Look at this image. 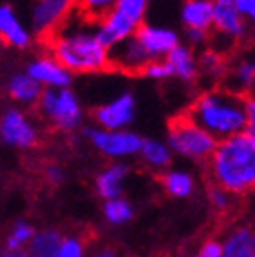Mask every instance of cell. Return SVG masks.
<instances>
[{
	"label": "cell",
	"instance_id": "obj_1",
	"mask_svg": "<svg viewBox=\"0 0 255 257\" xmlns=\"http://www.w3.org/2000/svg\"><path fill=\"white\" fill-rule=\"evenodd\" d=\"M44 40L48 55L71 75H93L111 69L109 48L98 37L97 24L84 20L77 13Z\"/></svg>",
	"mask_w": 255,
	"mask_h": 257
},
{
	"label": "cell",
	"instance_id": "obj_2",
	"mask_svg": "<svg viewBox=\"0 0 255 257\" xmlns=\"http://www.w3.org/2000/svg\"><path fill=\"white\" fill-rule=\"evenodd\" d=\"M206 184H215L233 195L255 190V135L240 132L219 141L204 163Z\"/></svg>",
	"mask_w": 255,
	"mask_h": 257
},
{
	"label": "cell",
	"instance_id": "obj_3",
	"mask_svg": "<svg viewBox=\"0 0 255 257\" xmlns=\"http://www.w3.org/2000/svg\"><path fill=\"white\" fill-rule=\"evenodd\" d=\"M184 113L215 141H222L246 130L244 97L231 93L221 86L201 91Z\"/></svg>",
	"mask_w": 255,
	"mask_h": 257
},
{
	"label": "cell",
	"instance_id": "obj_4",
	"mask_svg": "<svg viewBox=\"0 0 255 257\" xmlns=\"http://www.w3.org/2000/svg\"><path fill=\"white\" fill-rule=\"evenodd\" d=\"M251 35L235 0H211V48L228 55L233 48L244 44Z\"/></svg>",
	"mask_w": 255,
	"mask_h": 257
},
{
	"label": "cell",
	"instance_id": "obj_5",
	"mask_svg": "<svg viewBox=\"0 0 255 257\" xmlns=\"http://www.w3.org/2000/svg\"><path fill=\"white\" fill-rule=\"evenodd\" d=\"M217 143L219 141L197 126L186 113L175 115L168 124V148L191 161L206 163Z\"/></svg>",
	"mask_w": 255,
	"mask_h": 257
},
{
	"label": "cell",
	"instance_id": "obj_6",
	"mask_svg": "<svg viewBox=\"0 0 255 257\" xmlns=\"http://www.w3.org/2000/svg\"><path fill=\"white\" fill-rule=\"evenodd\" d=\"M152 0H118L104 20L97 24V33L104 44L113 48L115 44L130 39L146 22Z\"/></svg>",
	"mask_w": 255,
	"mask_h": 257
},
{
	"label": "cell",
	"instance_id": "obj_7",
	"mask_svg": "<svg viewBox=\"0 0 255 257\" xmlns=\"http://www.w3.org/2000/svg\"><path fill=\"white\" fill-rule=\"evenodd\" d=\"M37 104L40 115L60 132H73L82 122L80 100L69 88L44 89Z\"/></svg>",
	"mask_w": 255,
	"mask_h": 257
},
{
	"label": "cell",
	"instance_id": "obj_8",
	"mask_svg": "<svg viewBox=\"0 0 255 257\" xmlns=\"http://www.w3.org/2000/svg\"><path fill=\"white\" fill-rule=\"evenodd\" d=\"M84 135L100 154L113 159L137 155L143 148L144 141L141 135H137L135 132H128V130L109 132L102 128H86Z\"/></svg>",
	"mask_w": 255,
	"mask_h": 257
},
{
	"label": "cell",
	"instance_id": "obj_9",
	"mask_svg": "<svg viewBox=\"0 0 255 257\" xmlns=\"http://www.w3.org/2000/svg\"><path fill=\"white\" fill-rule=\"evenodd\" d=\"M79 0H35L33 30L42 39L57 31L77 13Z\"/></svg>",
	"mask_w": 255,
	"mask_h": 257
},
{
	"label": "cell",
	"instance_id": "obj_10",
	"mask_svg": "<svg viewBox=\"0 0 255 257\" xmlns=\"http://www.w3.org/2000/svg\"><path fill=\"white\" fill-rule=\"evenodd\" d=\"M135 111H137L135 97L130 91H124V93L117 95L109 102L95 108L93 119L98 124V128L117 132V130H124L133 122Z\"/></svg>",
	"mask_w": 255,
	"mask_h": 257
},
{
	"label": "cell",
	"instance_id": "obj_11",
	"mask_svg": "<svg viewBox=\"0 0 255 257\" xmlns=\"http://www.w3.org/2000/svg\"><path fill=\"white\" fill-rule=\"evenodd\" d=\"M221 88L228 89L239 97H248L255 93V53L240 51L230 57L228 71L222 80Z\"/></svg>",
	"mask_w": 255,
	"mask_h": 257
},
{
	"label": "cell",
	"instance_id": "obj_12",
	"mask_svg": "<svg viewBox=\"0 0 255 257\" xmlns=\"http://www.w3.org/2000/svg\"><path fill=\"white\" fill-rule=\"evenodd\" d=\"M135 39L141 42V46L152 60L166 59V55L182 42L181 33L177 30H173L170 26L148 24V22H144L139 28Z\"/></svg>",
	"mask_w": 255,
	"mask_h": 257
},
{
	"label": "cell",
	"instance_id": "obj_13",
	"mask_svg": "<svg viewBox=\"0 0 255 257\" xmlns=\"http://www.w3.org/2000/svg\"><path fill=\"white\" fill-rule=\"evenodd\" d=\"M109 62H111V69L115 71L126 75H141L144 68L152 62V59L148 57L141 42L133 35L109 48Z\"/></svg>",
	"mask_w": 255,
	"mask_h": 257
},
{
	"label": "cell",
	"instance_id": "obj_14",
	"mask_svg": "<svg viewBox=\"0 0 255 257\" xmlns=\"http://www.w3.org/2000/svg\"><path fill=\"white\" fill-rule=\"evenodd\" d=\"M0 135L8 144L31 148L39 143V132L35 124L19 109H10L0 120Z\"/></svg>",
	"mask_w": 255,
	"mask_h": 257
},
{
	"label": "cell",
	"instance_id": "obj_15",
	"mask_svg": "<svg viewBox=\"0 0 255 257\" xmlns=\"http://www.w3.org/2000/svg\"><path fill=\"white\" fill-rule=\"evenodd\" d=\"M26 73L33 80H37L42 88L46 86V89L69 88L71 80H73V75L69 73L60 62H57L51 55L37 57L33 62H30Z\"/></svg>",
	"mask_w": 255,
	"mask_h": 257
},
{
	"label": "cell",
	"instance_id": "obj_16",
	"mask_svg": "<svg viewBox=\"0 0 255 257\" xmlns=\"http://www.w3.org/2000/svg\"><path fill=\"white\" fill-rule=\"evenodd\" d=\"M166 64L172 71V79H177L184 82V84H193L201 79L199 75V59H197V51L184 42L177 46L166 55Z\"/></svg>",
	"mask_w": 255,
	"mask_h": 257
},
{
	"label": "cell",
	"instance_id": "obj_17",
	"mask_svg": "<svg viewBox=\"0 0 255 257\" xmlns=\"http://www.w3.org/2000/svg\"><path fill=\"white\" fill-rule=\"evenodd\" d=\"M197 59H199V75H201V79L208 80L211 84L221 86L226 77V71H228L230 55L208 46L204 50L197 51Z\"/></svg>",
	"mask_w": 255,
	"mask_h": 257
},
{
	"label": "cell",
	"instance_id": "obj_18",
	"mask_svg": "<svg viewBox=\"0 0 255 257\" xmlns=\"http://www.w3.org/2000/svg\"><path fill=\"white\" fill-rule=\"evenodd\" d=\"M181 24L186 30L211 33V0H182Z\"/></svg>",
	"mask_w": 255,
	"mask_h": 257
},
{
	"label": "cell",
	"instance_id": "obj_19",
	"mask_svg": "<svg viewBox=\"0 0 255 257\" xmlns=\"http://www.w3.org/2000/svg\"><path fill=\"white\" fill-rule=\"evenodd\" d=\"M0 39L20 50L31 44V33L17 19L15 11L10 6H0Z\"/></svg>",
	"mask_w": 255,
	"mask_h": 257
},
{
	"label": "cell",
	"instance_id": "obj_20",
	"mask_svg": "<svg viewBox=\"0 0 255 257\" xmlns=\"http://www.w3.org/2000/svg\"><path fill=\"white\" fill-rule=\"evenodd\" d=\"M222 257H255V230L250 224H240L226 235Z\"/></svg>",
	"mask_w": 255,
	"mask_h": 257
},
{
	"label": "cell",
	"instance_id": "obj_21",
	"mask_svg": "<svg viewBox=\"0 0 255 257\" xmlns=\"http://www.w3.org/2000/svg\"><path fill=\"white\" fill-rule=\"evenodd\" d=\"M206 190H208L210 204L213 208V212H215L219 223H230L231 219L237 217V213L242 208V204L239 201V195L226 192V190L219 188L215 184H208Z\"/></svg>",
	"mask_w": 255,
	"mask_h": 257
},
{
	"label": "cell",
	"instance_id": "obj_22",
	"mask_svg": "<svg viewBox=\"0 0 255 257\" xmlns=\"http://www.w3.org/2000/svg\"><path fill=\"white\" fill-rule=\"evenodd\" d=\"M126 175V164H111L109 168H106L97 177V192L108 201L109 199H118V195L122 192V181Z\"/></svg>",
	"mask_w": 255,
	"mask_h": 257
},
{
	"label": "cell",
	"instance_id": "obj_23",
	"mask_svg": "<svg viewBox=\"0 0 255 257\" xmlns=\"http://www.w3.org/2000/svg\"><path fill=\"white\" fill-rule=\"evenodd\" d=\"M44 88L33 80L28 73H20L15 75L10 82V95L19 102H26V104H37L42 95Z\"/></svg>",
	"mask_w": 255,
	"mask_h": 257
},
{
	"label": "cell",
	"instance_id": "obj_24",
	"mask_svg": "<svg viewBox=\"0 0 255 257\" xmlns=\"http://www.w3.org/2000/svg\"><path fill=\"white\" fill-rule=\"evenodd\" d=\"M141 157L144 163L153 170L166 168L172 163V150L168 148V144L161 141H153V139H144L143 148H141Z\"/></svg>",
	"mask_w": 255,
	"mask_h": 257
},
{
	"label": "cell",
	"instance_id": "obj_25",
	"mask_svg": "<svg viewBox=\"0 0 255 257\" xmlns=\"http://www.w3.org/2000/svg\"><path fill=\"white\" fill-rule=\"evenodd\" d=\"M60 241L62 239L57 232H40L31 239L26 253L28 257H57Z\"/></svg>",
	"mask_w": 255,
	"mask_h": 257
},
{
	"label": "cell",
	"instance_id": "obj_26",
	"mask_svg": "<svg viewBox=\"0 0 255 257\" xmlns=\"http://www.w3.org/2000/svg\"><path fill=\"white\" fill-rule=\"evenodd\" d=\"M118 0H79L77 2V15L82 17L91 24H98L100 20L113 11Z\"/></svg>",
	"mask_w": 255,
	"mask_h": 257
},
{
	"label": "cell",
	"instance_id": "obj_27",
	"mask_svg": "<svg viewBox=\"0 0 255 257\" xmlns=\"http://www.w3.org/2000/svg\"><path fill=\"white\" fill-rule=\"evenodd\" d=\"M159 181L173 197H188L193 190V179L184 172H166L159 177Z\"/></svg>",
	"mask_w": 255,
	"mask_h": 257
},
{
	"label": "cell",
	"instance_id": "obj_28",
	"mask_svg": "<svg viewBox=\"0 0 255 257\" xmlns=\"http://www.w3.org/2000/svg\"><path fill=\"white\" fill-rule=\"evenodd\" d=\"M104 213H106L109 223L120 224L132 217V206L122 199H109L104 206Z\"/></svg>",
	"mask_w": 255,
	"mask_h": 257
},
{
	"label": "cell",
	"instance_id": "obj_29",
	"mask_svg": "<svg viewBox=\"0 0 255 257\" xmlns=\"http://www.w3.org/2000/svg\"><path fill=\"white\" fill-rule=\"evenodd\" d=\"M88 242H89V235H86V233L73 235V237H66L64 241H60L59 255L57 257H82Z\"/></svg>",
	"mask_w": 255,
	"mask_h": 257
},
{
	"label": "cell",
	"instance_id": "obj_30",
	"mask_svg": "<svg viewBox=\"0 0 255 257\" xmlns=\"http://www.w3.org/2000/svg\"><path fill=\"white\" fill-rule=\"evenodd\" d=\"M141 75L150 80H155V82H166V80L172 79V71H170V68H168L164 59L152 60V62L144 68V71Z\"/></svg>",
	"mask_w": 255,
	"mask_h": 257
},
{
	"label": "cell",
	"instance_id": "obj_31",
	"mask_svg": "<svg viewBox=\"0 0 255 257\" xmlns=\"http://www.w3.org/2000/svg\"><path fill=\"white\" fill-rule=\"evenodd\" d=\"M31 237H33V228H31L30 224H26V223L17 224L15 230H13V235H11L10 241H8V250H19V248H22V244L30 241Z\"/></svg>",
	"mask_w": 255,
	"mask_h": 257
},
{
	"label": "cell",
	"instance_id": "obj_32",
	"mask_svg": "<svg viewBox=\"0 0 255 257\" xmlns=\"http://www.w3.org/2000/svg\"><path fill=\"white\" fill-rule=\"evenodd\" d=\"M197 257H222V244L217 239V235H211V237L204 239V242L199 248Z\"/></svg>",
	"mask_w": 255,
	"mask_h": 257
},
{
	"label": "cell",
	"instance_id": "obj_33",
	"mask_svg": "<svg viewBox=\"0 0 255 257\" xmlns=\"http://www.w3.org/2000/svg\"><path fill=\"white\" fill-rule=\"evenodd\" d=\"M235 4L251 33H255V0H235Z\"/></svg>",
	"mask_w": 255,
	"mask_h": 257
},
{
	"label": "cell",
	"instance_id": "obj_34",
	"mask_svg": "<svg viewBox=\"0 0 255 257\" xmlns=\"http://www.w3.org/2000/svg\"><path fill=\"white\" fill-rule=\"evenodd\" d=\"M246 106V132L255 135V93L248 95L244 99Z\"/></svg>",
	"mask_w": 255,
	"mask_h": 257
},
{
	"label": "cell",
	"instance_id": "obj_35",
	"mask_svg": "<svg viewBox=\"0 0 255 257\" xmlns=\"http://www.w3.org/2000/svg\"><path fill=\"white\" fill-rule=\"evenodd\" d=\"M91 257H118V253L115 252V248H102Z\"/></svg>",
	"mask_w": 255,
	"mask_h": 257
},
{
	"label": "cell",
	"instance_id": "obj_36",
	"mask_svg": "<svg viewBox=\"0 0 255 257\" xmlns=\"http://www.w3.org/2000/svg\"><path fill=\"white\" fill-rule=\"evenodd\" d=\"M253 53H255V51H253Z\"/></svg>",
	"mask_w": 255,
	"mask_h": 257
}]
</instances>
